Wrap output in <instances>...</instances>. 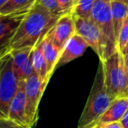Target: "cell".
Wrapping results in <instances>:
<instances>
[{
	"label": "cell",
	"instance_id": "cell-1",
	"mask_svg": "<svg viewBox=\"0 0 128 128\" xmlns=\"http://www.w3.org/2000/svg\"><path fill=\"white\" fill-rule=\"evenodd\" d=\"M59 18L36 2L22 21L20 28L11 40L1 56L12 50L34 48L54 28Z\"/></svg>",
	"mask_w": 128,
	"mask_h": 128
},
{
	"label": "cell",
	"instance_id": "cell-2",
	"mask_svg": "<svg viewBox=\"0 0 128 128\" xmlns=\"http://www.w3.org/2000/svg\"><path fill=\"white\" fill-rule=\"evenodd\" d=\"M112 101L113 99L105 87L103 64L100 62L87 103L78 121L77 128H92L110 107Z\"/></svg>",
	"mask_w": 128,
	"mask_h": 128
},
{
	"label": "cell",
	"instance_id": "cell-3",
	"mask_svg": "<svg viewBox=\"0 0 128 128\" xmlns=\"http://www.w3.org/2000/svg\"><path fill=\"white\" fill-rule=\"evenodd\" d=\"M101 62L103 64L105 87L112 99L128 96L127 77L122 53L118 50Z\"/></svg>",
	"mask_w": 128,
	"mask_h": 128
},
{
	"label": "cell",
	"instance_id": "cell-4",
	"mask_svg": "<svg viewBox=\"0 0 128 128\" xmlns=\"http://www.w3.org/2000/svg\"><path fill=\"white\" fill-rule=\"evenodd\" d=\"M20 80L13 67L11 54L1 56L0 67V118H8L12 102L18 89Z\"/></svg>",
	"mask_w": 128,
	"mask_h": 128
},
{
	"label": "cell",
	"instance_id": "cell-5",
	"mask_svg": "<svg viewBox=\"0 0 128 128\" xmlns=\"http://www.w3.org/2000/svg\"><path fill=\"white\" fill-rule=\"evenodd\" d=\"M75 22L76 34L80 35L89 44L90 48L94 50L99 57L100 62L113 54L114 53L108 46L102 32L92 20L75 16Z\"/></svg>",
	"mask_w": 128,
	"mask_h": 128
},
{
	"label": "cell",
	"instance_id": "cell-6",
	"mask_svg": "<svg viewBox=\"0 0 128 128\" xmlns=\"http://www.w3.org/2000/svg\"><path fill=\"white\" fill-rule=\"evenodd\" d=\"M90 20L98 26L113 53L118 51V44L112 23V0H98L91 11Z\"/></svg>",
	"mask_w": 128,
	"mask_h": 128
},
{
	"label": "cell",
	"instance_id": "cell-7",
	"mask_svg": "<svg viewBox=\"0 0 128 128\" xmlns=\"http://www.w3.org/2000/svg\"><path fill=\"white\" fill-rule=\"evenodd\" d=\"M48 84V82H43L35 73L26 80V114L31 128L37 122L40 102L42 98Z\"/></svg>",
	"mask_w": 128,
	"mask_h": 128
},
{
	"label": "cell",
	"instance_id": "cell-8",
	"mask_svg": "<svg viewBox=\"0 0 128 128\" xmlns=\"http://www.w3.org/2000/svg\"><path fill=\"white\" fill-rule=\"evenodd\" d=\"M76 34V30L75 16L73 12L66 13L59 18L54 28L48 32V35L60 51V54L68 40Z\"/></svg>",
	"mask_w": 128,
	"mask_h": 128
},
{
	"label": "cell",
	"instance_id": "cell-9",
	"mask_svg": "<svg viewBox=\"0 0 128 128\" xmlns=\"http://www.w3.org/2000/svg\"><path fill=\"white\" fill-rule=\"evenodd\" d=\"M28 12L0 15V44L1 53L6 51L11 40L20 28Z\"/></svg>",
	"mask_w": 128,
	"mask_h": 128
},
{
	"label": "cell",
	"instance_id": "cell-10",
	"mask_svg": "<svg viewBox=\"0 0 128 128\" xmlns=\"http://www.w3.org/2000/svg\"><path fill=\"white\" fill-rule=\"evenodd\" d=\"M8 118L26 127L29 126L26 114V80L20 81L18 89L12 102Z\"/></svg>",
	"mask_w": 128,
	"mask_h": 128
},
{
	"label": "cell",
	"instance_id": "cell-11",
	"mask_svg": "<svg viewBox=\"0 0 128 128\" xmlns=\"http://www.w3.org/2000/svg\"><path fill=\"white\" fill-rule=\"evenodd\" d=\"M34 48H22L9 52L13 60L15 73L20 81L26 80L34 73L32 64V51Z\"/></svg>",
	"mask_w": 128,
	"mask_h": 128
},
{
	"label": "cell",
	"instance_id": "cell-12",
	"mask_svg": "<svg viewBox=\"0 0 128 128\" xmlns=\"http://www.w3.org/2000/svg\"><path fill=\"white\" fill-rule=\"evenodd\" d=\"M88 48H90L89 44L80 35L78 34L74 35L62 51L60 59L57 63L56 70L81 57L85 53Z\"/></svg>",
	"mask_w": 128,
	"mask_h": 128
},
{
	"label": "cell",
	"instance_id": "cell-13",
	"mask_svg": "<svg viewBox=\"0 0 128 128\" xmlns=\"http://www.w3.org/2000/svg\"><path fill=\"white\" fill-rule=\"evenodd\" d=\"M128 110V96L119 98L113 100L106 112L96 121L92 128H96L107 124L120 122L121 118Z\"/></svg>",
	"mask_w": 128,
	"mask_h": 128
},
{
	"label": "cell",
	"instance_id": "cell-14",
	"mask_svg": "<svg viewBox=\"0 0 128 128\" xmlns=\"http://www.w3.org/2000/svg\"><path fill=\"white\" fill-rule=\"evenodd\" d=\"M42 41V40H41ZM40 41L34 48L32 51V64L34 71L43 82H49L51 76L48 70L46 60L44 57L42 51V43Z\"/></svg>",
	"mask_w": 128,
	"mask_h": 128
},
{
	"label": "cell",
	"instance_id": "cell-15",
	"mask_svg": "<svg viewBox=\"0 0 128 128\" xmlns=\"http://www.w3.org/2000/svg\"><path fill=\"white\" fill-rule=\"evenodd\" d=\"M41 43H42L43 54L48 63L49 74L50 76H52L56 70L57 63L60 56V51L54 45L48 34L42 40Z\"/></svg>",
	"mask_w": 128,
	"mask_h": 128
},
{
	"label": "cell",
	"instance_id": "cell-16",
	"mask_svg": "<svg viewBox=\"0 0 128 128\" xmlns=\"http://www.w3.org/2000/svg\"><path fill=\"white\" fill-rule=\"evenodd\" d=\"M112 12L114 32H115L118 44L121 29L128 14V4L119 1H116V0H112Z\"/></svg>",
	"mask_w": 128,
	"mask_h": 128
},
{
	"label": "cell",
	"instance_id": "cell-17",
	"mask_svg": "<svg viewBox=\"0 0 128 128\" xmlns=\"http://www.w3.org/2000/svg\"><path fill=\"white\" fill-rule=\"evenodd\" d=\"M37 0H9L4 6L0 7V15L29 12Z\"/></svg>",
	"mask_w": 128,
	"mask_h": 128
},
{
	"label": "cell",
	"instance_id": "cell-18",
	"mask_svg": "<svg viewBox=\"0 0 128 128\" xmlns=\"http://www.w3.org/2000/svg\"><path fill=\"white\" fill-rule=\"evenodd\" d=\"M96 1L98 0H79L74 8L73 14L79 18L90 20L91 11Z\"/></svg>",
	"mask_w": 128,
	"mask_h": 128
},
{
	"label": "cell",
	"instance_id": "cell-19",
	"mask_svg": "<svg viewBox=\"0 0 128 128\" xmlns=\"http://www.w3.org/2000/svg\"><path fill=\"white\" fill-rule=\"evenodd\" d=\"M36 2L41 4L43 7H45L48 12H50L57 18H60L62 16L66 14V12L62 9L60 6L59 4L58 0H37Z\"/></svg>",
	"mask_w": 128,
	"mask_h": 128
},
{
	"label": "cell",
	"instance_id": "cell-20",
	"mask_svg": "<svg viewBox=\"0 0 128 128\" xmlns=\"http://www.w3.org/2000/svg\"><path fill=\"white\" fill-rule=\"evenodd\" d=\"M128 41V14L124 22V25L121 29L120 34H119L118 40V50L122 51L126 46Z\"/></svg>",
	"mask_w": 128,
	"mask_h": 128
},
{
	"label": "cell",
	"instance_id": "cell-21",
	"mask_svg": "<svg viewBox=\"0 0 128 128\" xmlns=\"http://www.w3.org/2000/svg\"><path fill=\"white\" fill-rule=\"evenodd\" d=\"M0 128H29L18 124L9 118H0Z\"/></svg>",
	"mask_w": 128,
	"mask_h": 128
},
{
	"label": "cell",
	"instance_id": "cell-22",
	"mask_svg": "<svg viewBox=\"0 0 128 128\" xmlns=\"http://www.w3.org/2000/svg\"><path fill=\"white\" fill-rule=\"evenodd\" d=\"M58 2L62 9L66 13L73 12L74 8H75L74 0H58Z\"/></svg>",
	"mask_w": 128,
	"mask_h": 128
},
{
	"label": "cell",
	"instance_id": "cell-23",
	"mask_svg": "<svg viewBox=\"0 0 128 128\" xmlns=\"http://www.w3.org/2000/svg\"><path fill=\"white\" fill-rule=\"evenodd\" d=\"M96 128H123V126L120 122H114V123H110V124H104V126H99V127H96Z\"/></svg>",
	"mask_w": 128,
	"mask_h": 128
},
{
	"label": "cell",
	"instance_id": "cell-24",
	"mask_svg": "<svg viewBox=\"0 0 128 128\" xmlns=\"http://www.w3.org/2000/svg\"><path fill=\"white\" fill-rule=\"evenodd\" d=\"M120 123L122 124L123 128H128V110L127 112L124 113V115L123 116V118H121Z\"/></svg>",
	"mask_w": 128,
	"mask_h": 128
},
{
	"label": "cell",
	"instance_id": "cell-25",
	"mask_svg": "<svg viewBox=\"0 0 128 128\" xmlns=\"http://www.w3.org/2000/svg\"><path fill=\"white\" fill-rule=\"evenodd\" d=\"M124 67H126V77H127V84H128V54L124 55Z\"/></svg>",
	"mask_w": 128,
	"mask_h": 128
},
{
	"label": "cell",
	"instance_id": "cell-26",
	"mask_svg": "<svg viewBox=\"0 0 128 128\" xmlns=\"http://www.w3.org/2000/svg\"><path fill=\"white\" fill-rule=\"evenodd\" d=\"M121 53H122V54L124 55H124H127L128 54V41H127V43H126L124 48L122 50V51H121Z\"/></svg>",
	"mask_w": 128,
	"mask_h": 128
},
{
	"label": "cell",
	"instance_id": "cell-27",
	"mask_svg": "<svg viewBox=\"0 0 128 128\" xmlns=\"http://www.w3.org/2000/svg\"><path fill=\"white\" fill-rule=\"evenodd\" d=\"M8 1H9V0H0V7L3 6H4Z\"/></svg>",
	"mask_w": 128,
	"mask_h": 128
},
{
	"label": "cell",
	"instance_id": "cell-28",
	"mask_svg": "<svg viewBox=\"0 0 128 128\" xmlns=\"http://www.w3.org/2000/svg\"><path fill=\"white\" fill-rule=\"evenodd\" d=\"M116 1H119V2H122V3H124V4H128V0H116Z\"/></svg>",
	"mask_w": 128,
	"mask_h": 128
},
{
	"label": "cell",
	"instance_id": "cell-29",
	"mask_svg": "<svg viewBox=\"0 0 128 128\" xmlns=\"http://www.w3.org/2000/svg\"><path fill=\"white\" fill-rule=\"evenodd\" d=\"M79 2V0H74V3H75V6L77 4V3Z\"/></svg>",
	"mask_w": 128,
	"mask_h": 128
}]
</instances>
